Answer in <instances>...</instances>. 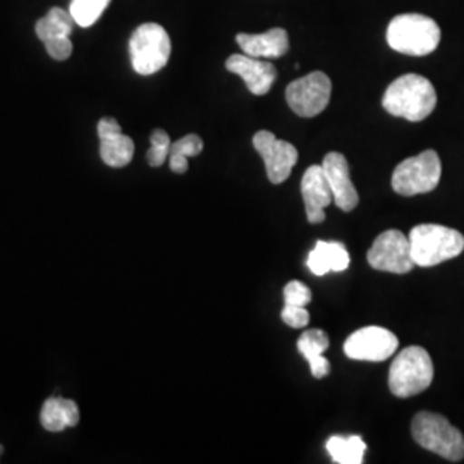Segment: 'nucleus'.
<instances>
[{
	"label": "nucleus",
	"mask_w": 464,
	"mask_h": 464,
	"mask_svg": "<svg viewBox=\"0 0 464 464\" xmlns=\"http://www.w3.org/2000/svg\"><path fill=\"white\" fill-rule=\"evenodd\" d=\"M382 105L391 116L420 122L433 112L437 93L427 78L420 74H404L387 86Z\"/></svg>",
	"instance_id": "1"
},
{
	"label": "nucleus",
	"mask_w": 464,
	"mask_h": 464,
	"mask_svg": "<svg viewBox=\"0 0 464 464\" xmlns=\"http://www.w3.org/2000/svg\"><path fill=\"white\" fill-rule=\"evenodd\" d=\"M440 28L423 14H399L387 26V44L392 50L406 55H429L440 44Z\"/></svg>",
	"instance_id": "2"
},
{
	"label": "nucleus",
	"mask_w": 464,
	"mask_h": 464,
	"mask_svg": "<svg viewBox=\"0 0 464 464\" xmlns=\"http://www.w3.org/2000/svg\"><path fill=\"white\" fill-rule=\"evenodd\" d=\"M411 256L418 266H435L459 256L464 236L456 229L439 224H420L410 232Z\"/></svg>",
	"instance_id": "3"
},
{
	"label": "nucleus",
	"mask_w": 464,
	"mask_h": 464,
	"mask_svg": "<svg viewBox=\"0 0 464 464\" xmlns=\"http://www.w3.org/2000/svg\"><path fill=\"white\" fill-rule=\"evenodd\" d=\"M411 435L421 448L458 463L464 458V435L449 423L448 418L421 411L411 421Z\"/></svg>",
	"instance_id": "4"
},
{
	"label": "nucleus",
	"mask_w": 464,
	"mask_h": 464,
	"mask_svg": "<svg viewBox=\"0 0 464 464\" xmlns=\"http://www.w3.org/2000/svg\"><path fill=\"white\" fill-rule=\"evenodd\" d=\"M433 363L421 346L404 348L391 365L389 389L396 398H411L430 387Z\"/></svg>",
	"instance_id": "5"
},
{
	"label": "nucleus",
	"mask_w": 464,
	"mask_h": 464,
	"mask_svg": "<svg viewBox=\"0 0 464 464\" xmlns=\"http://www.w3.org/2000/svg\"><path fill=\"white\" fill-rule=\"evenodd\" d=\"M442 176V164L435 150H425L420 155L402 160L392 174V189L401 197H416L430 193Z\"/></svg>",
	"instance_id": "6"
},
{
	"label": "nucleus",
	"mask_w": 464,
	"mask_h": 464,
	"mask_svg": "<svg viewBox=\"0 0 464 464\" xmlns=\"http://www.w3.org/2000/svg\"><path fill=\"white\" fill-rule=\"evenodd\" d=\"M133 69L141 76H150L164 69L170 57V36L157 23L138 26L130 40Z\"/></svg>",
	"instance_id": "7"
},
{
	"label": "nucleus",
	"mask_w": 464,
	"mask_h": 464,
	"mask_svg": "<svg viewBox=\"0 0 464 464\" xmlns=\"http://www.w3.org/2000/svg\"><path fill=\"white\" fill-rule=\"evenodd\" d=\"M331 78L322 71H314L299 80H295L285 90L287 105L299 117H315L322 114L331 102Z\"/></svg>",
	"instance_id": "8"
},
{
	"label": "nucleus",
	"mask_w": 464,
	"mask_h": 464,
	"mask_svg": "<svg viewBox=\"0 0 464 464\" xmlns=\"http://www.w3.org/2000/svg\"><path fill=\"white\" fill-rule=\"evenodd\" d=\"M366 258L375 270L391 274H408L415 266L410 237L396 229L382 232L373 241Z\"/></svg>",
	"instance_id": "9"
},
{
	"label": "nucleus",
	"mask_w": 464,
	"mask_h": 464,
	"mask_svg": "<svg viewBox=\"0 0 464 464\" xmlns=\"http://www.w3.org/2000/svg\"><path fill=\"white\" fill-rule=\"evenodd\" d=\"M399 348L398 337L383 327H363L353 332L344 343V353L356 362H385Z\"/></svg>",
	"instance_id": "10"
},
{
	"label": "nucleus",
	"mask_w": 464,
	"mask_h": 464,
	"mask_svg": "<svg viewBox=\"0 0 464 464\" xmlns=\"http://www.w3.org/2000/svg\"><path fill=\"white\" fill-rule=\"evenodd\" d=\"M253 147L266 162V176L272 184H282L298 162V150L289 141L279 140L270 131H258L253 136Z\"/></svg>",
	"instance_id": "11"
},
{
	"label": "nucleus",
	"mask_w": 464,
	"mask_h": 464,
	"mask_svg": "<svg viewBox=\"0 0 464 464\" xmlns=\"http://www.w3.org/2000/svg\"><path fill=\"white\" fill-rule=\"evenodd\" d=\"M74 19L71 13L63 7H52L47 16L36 21L34 32L36 36L44 42L45 49L53 61H67L72 53V42L69 34H72Z\"/></svg>",
	"instance_id": "12"
},
{
	"label": "nucleus",
	"mask_w": 464,
	"mask_h": 464,
	"mask_svg": "<svg viewBox=\"0 0 464 464\" xmlns=\"http://www.w3.org/2000/svg\"><path fill=\"white\" fill-rule=\"evenodd\" d=\"M97 131L100 138V157L103 164L121 169L133 160L134 141L128 134L122 133L121 124L114 117L100 119Z\"/></svg>",
	"instance_id": "13"
},
{
	"label": "nucleus",
	"mask_w": 464,
	"mask_h": 464,
	"mask_svg": "<svg viewBox=\"0 0 464 464\" xmlns=\"http://www.w3.org/2000/svg\"><path fill=\"white\" fill-rule=\"evenodd\" d=\"M226 69L232 74L241 76L249 92L258 97L266 95L277 80V69L274 64L246 53H232L226 61Z\"/></svg>",
	"instance_id": "14"
},
{
	"label": "nucleus",
	"mask_w": 464,
	"mask_h": 464,
	"mask_svg": "<svg viewBox=\"0 0 464 464\" xmlns=\"http://www.w3.org/2000/svg\"><path fill=\"white\" fill-rule=\"evenodd\" d=\"M322 169H324V174L331 186L334 203L343 212L354 210L360 201V197H358L354 184L351 181L346 157L339 151H331L325 155V159L322 162Z\"/></svg>",
	"instance_id": "15"
},
{
	"label": "nucleus",
	"mask_w": 464,
	"mask_h": 464,
	"mask_svg": "<svg viewBox=\"0 0 464 464\" xmlns=\"http://www.w3.org/2000/svg\"><path fill=\"white\" fill-rule=\"evenodd\" d=\"M301 193L304 199L306 217L310 224L325 220V208L334 201L331 186L322 166H310L301 179Z\"/></svg>",
	"instance_id": "16"
},
{
	"label": "nucleus",
	"mask_w": 464,
	"mask_h": 464,
	"mask_svg": "<svg viewBox=\"0 0 464 464\" xmlns=\"http://www.w3.org/2000/svg\"><path fill=\"white\" fill-rule=\"evenodd\" d=\"M236 42L243 53L256 59H281L289 50V34L282 28H272L266 34H239Z\"/></svg>",
	"instance_id": "17"
},
{
	"label": "nucleus",
	"mask_w": 464,
	"mask_h": 464,
	"mask_svg": "<svg viewBox=\"0 0 464 464\" xmlns=\"http://www.w3.org/2000/svg\"><path fill=\"white\" fill-rule=\"evenodd\" d=\"M348 249L337 241H316L310 251L306 266L314 276H325L329 272H344L349 266Z\"/></svg>",
	"instance_id": "18"
},
{
	"label": "nucleus",
	"mask_w": 464,
	"mask_h": 464,
	"mask_svg": "<svg viewBox=\"0 0 464 464\" xmlns=\"http://www.w3.org/2000/svg\"><path fill=\"white\" fill-rule=\"evenodd\" d=\"M40 421L49 431H64L69 427H76L80 421V408L72 399L53 396L44 402Z\"/></svg>",
	"instance_id": "19"
},
{
	"label": "nucleus",
	"mask_w": 464,
	"mask_h": 464,
	"mask_svg": "<svg viewBox=\"0 0 464 464\" xmlns=\"http://www.w3.org/2000/svg\"><path fill=\"white\" fill-rule=\"evenodd\" d=\"M299 353L308 360L312 375L315 379H324L331 372V363L324 356L329 349V335L320 329L306 331L298 339Z\"/></svg>",
	"instance_id": "20"
},
{
	"label": "nucleus",
	"mask_w": 464,
	"mask_h": 464,
	"mask_svg": "<svg viewBox=\"0 0 464 464\" xmlns=\"http://www.w3.org/2000/svg\"><path fill=\"white\" fill-rule=\"evenodd\" d=\"M332 461L337 464H362L365 456V440L360 435H334L327 440Z\"/></svg>",
	"instance_id": "21"
},
{
	"label": "nucleus",
	"mask_w": 464,
	"mask_h": 464,
	"mask_svg": "<svg viewBox=\"0 0 464 464\" xmlns=\"http://www.w3.org/2000/svg\"><path fill=\"white\" fill-rule=\"evenodd\" d=\"M203 150V141L198 134H188L176 143L170 145V153H169V166L172 172L176 174H184L188 170V159L197 157Z\"/></svg>",
	"instance_id": "22"
},
{
	"label": "nucleus",
	"mask_w": 464,
	"mask_h": 464,
	"mask_svg": "<svg viewBox=\"0 0 464 464\" xmlns=\"http://www.w3.org/2000/svg\"><path fill=\"white\" fill-rule=\"evenodd\" d=\"M109 4L111 0H72L69 13L76 24L88 28L99 21Z\"/></svg>",
	"instance_id": "23"
},
{
	"label": "nucleus",
	"mask_w": 464,
	"mask_h": 464,
	"mask_svg": "<svg viewBox=\"0 0 464 464\" xmlns=\"http://www.w3.org/2000/svg\"><path fill=\"white\" fill-rule=\"evenodd\" d=\"M150 147L149 153H147V160L151 167L164 166V162L170 153V138L164 130H155L151 136H150Z\"/></svg>",
	"instance_id": "24"
},
{
	"label": "nucleus",
	"mask_w": 464,
	"mask_h": 464,
	"mask_svg": "<svg viewBox=\"0 0 464 464\" xmlns=\"http://www.w3.org/2000/svg\"><path fill=\"white\" fill-rule=\"evenodd\" d=\"M312 301V291L306 284L291 281L284 287V304L285 306H306Z\"/></svg>",
	"instance_id": "25"
},
{
	"label": "nucleus",
	"mask_w": 464,
	"mask_h": 464,
	"mask_svg": "<svg viewBox=\"0 0 464 464\" xmlns=\"http://www.w3.org/2000/svg\"><path fill=\"white\" fill-rule=\"evenodd\" d=\"M281 318L285 325L293 329H304L310 324V314L304 306H285L282 308Z\"/></svg>",
	"instance_id": "26"
},
{
	"label": "nucleus",
	"mask_w": 464,
	"mask_h": 464,
	"mask_svg": "<svg viewBox=\"0 0 464 464\" xmlns=\"http://www.w3.org/2000/svg\"><path fill=\"white\" fill-rule=\"evenodd\" d=\"M2 450H4V448H2V446H0V454H2Z\"/></svg>",
	"instance_id": "27"
}]
</instances>
